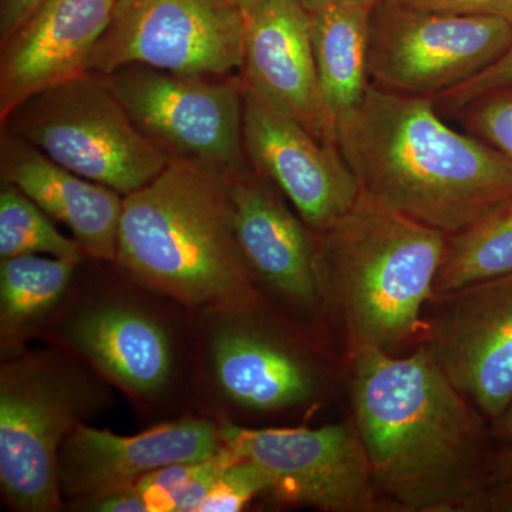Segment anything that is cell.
Wrapping results in <instances>:
<instances>
[{"label": "cell", "mask_w": 512, "mask_h": 512, "mask_svg": "<svg viewBox=\"0 0 512 512\" xmlns=\"http://www.w3.org/2000/svg\"><path fill=\"white\" fill-rule=\"evenodd\" d=\"M348 359L350 417L389 510L478 512L494 484L488 421L423 346Z\"/></svg>", "instance_id": "1"}, {"label": "cell", "mask_w": 512, "mask_h": 512, "mask_svg": "<svg viewBox=\"0 0 512 512\" xmlns=\"http://www.w3.org/2000/svg\"><path fill=\"white\" fill-rule=\"evenodd\" d=\"M336 147L362 194L447 235L512 195V161L441 119L433 97L370 84Z\"/></svg>", "instance_id": "2"}, {"label": "cell", "mask_w": 512, "mask_h": 512, "mask_svg": "<svg viewBox=\"0 0 512 512\" xmlns=\"http://www.w3.org/2000/svg\"><path fill=\"white\" fill-rule=\"evenodd\" d=\"M43 342L92 366L144 423L192 412L194 312L136 281L116 262H82Z\"/></svg>", "instance_id": "3"}, {"label": "cell", "mask_w": 512, "mask_h": 512, "mask_svg": "<svg viewBox=\"0 0 512 512\" xmlns=\"http://www.w3.org/2000/svg\"><path fill=\"white\" fill-rule=\"evenodd\" d=\"M313 237L325 323L343 333L346 350L419 346L447 234L360 194Z\"/></svg>", "instance_id": "4"}, {"label": "cell", "mask_w": 512, "mask_h": 512, "mask_svg": "<svg viewBox=\"0 0 512 512\" xmlns=\"http://www.w3.org/2000/svg\"><path fill=\"white\" fill-rule=\"evenodd\" d=\"M192 412L248 426L319 409L332 392L323 342L259 291L194 311Z\"/></svg>", "instance_id": "5"}, {"label": "cell", "mask_w": 512, "mask_h": 512, "mask_svg": "<svg viewBox=\"0 0 512 512\" xmlns=\"http://www.w3.org/2000/svg\"><path fill=\"white\" fill-rule=\"evenodd\" d=\"M116 264L192 312L258 291L224 180L184 161L124 197Z\"/></svg>", "instance_id": "6"}, {"label": "cell", "mask_w": 512, "mask_h": 512, "mask_svg": "<svg viewBox=\"0 0 512 512\" xmlns=\"http://www.w3.org/2000/svg\"><path fill=\"white\" fill-rule=\"evenodd\" d=\"M92 366L60 346L29 348L0 365V493L15 512H62L59 453L82 424L116 403Z\"/></svg>", "instance_id": "7"}, {"label": "cell", "mask_w": 512, "mask_h": 512, "mask_svg": "<svg viewBox=\"0 0 512 512\" xmlns=\"http://www.w3.org/2000/svg\"><path fill=\"white\" fill-rule=\"evenodd\" d=\"M0 123L2 131L50 160L123 197L146 187L171 163L138 130L100 73L86 72L37 93Z\"/></svg>", "instance_id": "8"}, {"label": "cell", "mask_w": 512, "mask_h": 512, "mask_svg": "<svg viewBox=\"0 0 512 512\" xmlns=\"http://www.w3.org/2000/svg\"><path fill=\"white\" fill-rule=\"evenodd\" d=\"M106 79L138 130L171 161L220 177L249 165L239 73L183 74L131 64Z\"/></svg>", "instance_id": "9"}, {"label": "cell", "mask_w": 512, "mask_h": 512, "mask_svg": "<svg viewBox=\"0 0 512 512\" xmlns=\"http://www.w3.org/2000/svg\"><path fill=\"white\" fill-rule=\"evenodd\" d=\"M221 427L225 446L268 474L266 504L323 512L390 511L352 417L318 429L231 421H221Z\"/></svg>", "instance_id": "10"}, {"label": "cell", "mask_w": 512, "mask_h": 512, "mask_svg": "<svg viewBox=\"0 0 512 512\" xmlns=\"http://www.w3.org/2000/svg\"><path fill=\"white\" fill-rule=\"evenodd\" d=\"M511 45L507 20L384 0L370 15V82L390 92L436 99L484 72Z\"/></svg>", "instance_id": "11"}, {"label": "cell", "mask_w": 512, "mask_h": 512, "mask_svg": "<svg viewBox=\"0 0 512 512\" xmlns=\"http://www.w3.org/2000/svg\"><path fill=\"white\" fill-rule=\"evenodd\" d=\"M245 15L231 0H117L87 70L107 74L131 64L165 72L238 74Z\"/></svg>", "instance_id": "12"}, {"label": "cell", "mask_w": 512, "mask_h": 512, "mask_svg": "<svg viewBox=\"0 0 512 512\" xmlns=\"http://www.w3.org/2000/svg\"><path fill=\"white\" fill-rule=\"evenodd\" d=\"M420 346L493 424L512 404V272L431 298Z\"/></svg>", "instance_id": "13"}, {"label": "cell", "mask_w": 512, "mask_h": 512, "mask_svg": "<svg viewBox=\"0 0 512 512\" xmlns=\"http://www.w3.org/2000/svg\"><path fill=\"white\" fill-rule=\"evenodd\" d=\"M222 180L252 284L279 311L323 342L326 323L312 229L251 165Z\"/></svg>", "instance_id": "14"}, {"label": "cell", "mask_w": 512, "mask_h": 512, "mask_svg": "<svg viewBox=\"0 0 512 512\" xmlns=\"http://www.w3.org/2000/svg\"><path fill=\"white\" fill-rule=\"evenodd\" d=\"M242 134L252 170L278 188L312 231L332 227L359 200V183L339 148L245 86Z\"/></svg>", "instance_id": "15"}, {"label": "cell", "mask_w": 512, "mask_h": 512, "mask_svg": "<svg viewBox=\"0 0 512 512\" xmlns=\"http://www.w3.org/2000/svg\"><path fill=\"white\" fill-rule=\"evenodd\" d=\"M224 446L221 421L197 412L131 436L82 424L60 448V493L66 503L128 490L158 468L202 461Z\"/></svg>", "instance_id": "16"}, {"label": "cell", "mask_w": 512, "mask_h": 512, "mask_svg": "<svg viewBox=\"0 0 512 512\" xmlns=\"http://www.w3.org/2000/svg\"><path fill=\"white\" fill-rule=\"evenodd\" d=\"M242 83L276 110L336 146L312 45V18L298 0H264L245 16Z\"/></svg>", "instance_id": "17"}, {"label": "cell", "mask_w": 512, "mask_h": 512, "mask_svg": "<svg viewBox=\"0 0 512 512\" xmlns=\"http://www.w3.org/2000/svg\"><path fill=\"white\" fill-rule=\"evenodd\" d=\"M117 0H45L0 42V121L23 101L89 72Z\"/></svg>", "instance_id": "18"}, {"label": "cell", "mask_w": 512, "mask_h": 512, "mask_svg": "<svg viewBox=\"0 0 512 512\" xmlns=\"http://www.w3.org/2000/svg\"><path fill=\"white\" fill-rule=\"evenodd\" d=\"M0 174L66 225L87 258L116 262L124 201L120 192L67 170L6 131L0 136Z\"/></svg>", "instance_id": "19"}, {"label": "cell", "mask_w": 512, "mask_h": 512, "mask_svg": "<svg viewBox=\"0 0 512 512\" xmlns=\"http://www.w3.org/2000/svg\"><path fill=\"white\" fill-rule=\"evenodd\" d=\"M82 262L46 255L0 259V360L20 355L36 340L43 342Z\"/></svg>", "instance_id": "20"}, {"label": "cell", "mask_w": 512, "mask_h": 512, "mask_svg": "<svg viewBox=\"0 0 512 512\" xmlns=\"http://www.w3.org/2000/svg\"><path fill=\"white\" fill-rule=\"evenodd\" d=\"M373 8L339 6L311 13L312 45L323 103L335 128L369 90V30Z\"/></svg>", "instance_id": "21"}, {"label": "cell", "mask_w": 512, "mask_h": 512, "mask_svg": "<svg viewBox=\"0 0 512 512\" xmlns=\"http://www.w3.org/2000/svg\"><path fill=\"white\" fill-rule=\"evenodd\" d=\"M512 272V195L466 228L447 235L434 295Z\"/></svg>", "instance_id": "22"}, {"label": "cell", "mask_w": 512, "mask_h": 512, "mask_svg": "<svg viewBox=\"0 0 512 512\" xmlns=\"http://www.w3.org/2000/svg\"><path fill=\"white\" fill-rule=\"evenodd\" d=\"M46 255L84 261L82 245L66 237L35 201L15 185L0 187V259Z\"/></svg>", "instance_id": "23"}, {"label": "cell", "mask_w": 512, "mask_h": 512, "mask_svg": "<svg viewBox=\"0 0 512 512\" xmlns=\"http://www.w3.org/2000/svg\"><path fill=\"white\" fill-rule=\"evenodd\" d=\"M467 133L512 161V84L474 97L451 111Z\"/></svg>", "instance_id": "24"}, {"label": "cell", "mask_w": 512, "mask_h": 512, "mask_svg": "<svg viewBox=\"0 0 512 512\" xmlns=\"http://www.w3.org/2000/svg\"><path fill=\"white\" fill-rule=\"evenodd\" d=\"M271 481L258 464L237 458L224 471L198 512H239L258 498L265 500Z\"/></svg>", "instance_id": "25"}, {"label": "cell", "mask_w": 512, "mask_h": 512, "mask_svg": "<svg viewBox=\"0 0 512 512\" xmlns=\"http://www.w3.org/2000/svg\"><path fill=\"white\" fill-rule=\"evenodd\" d=\"M511 84L512 45L508 47L507 52L497 62L487 67L484 72L477 74L474 79L468 80L467 83L461 84L456 89L440 94L434 101H436L437 107L451 113L467 101L473 100L474 97L491 92V90L500 89V87L511 86Z\"/></svg>", "instance_id": "26"}, {"label": "cell", "mask_w": 512, "mask_h": 512, "mask_svg": "<svg viewBox=\"0 0 512 512\" xmlns=\"http://www.w3.org/2000/svg\"><path fill=\"white\" fill-rule=\"evenodd\" d=\"M412 8L453 15L488 16L512 23V0H397Z\"/></svg>", "instance_id": "27"}, {"label": "cell", "mask_w": 512, "mask_h": 512, "mask_svg": "<svg viewBox=\"0 0 512 512\" xmlns=\"http://www.w3.org/2000/svg\"><path fill=\"white\" fill-rule=\"evenodd\" d=\"M63 511L70 512H148L143 495L136 488L113 491L94 495V497L79 498L66 501Z\"/></svg>", "instance_id": "28"}, {"label": "cell", "mask_w": 512, "mask_h": 512, "mask_svg": "<svg viewBox=\"0 0 512 512\" xmlns=\"http://www.w3.org/2000/svg\"><path fill=\"white\" fill-rule=\"evenodd\" d=\"M45 0H0V42L8 39Z\"/></svg>", "instance_id": "29"}, {"label": "cell", "mask_w": 512, "mask_h": 512, "mask_svg": "<svg viewBox=\"0 0 512 512\" xmlns=\"http://www.w3.org/2000/svg\"><path fill=\"white\" fill-rule=\"evenodd\" d=\"M478 512H512V481L491 485Z\"/></svg>", "instance_id": "30"}, {"label": "cell", "mask_w": 512, "mask_h": 512, "mask_svg": "<svg viewBox=\"0 0 512 512\" xmlns=\"http://www.w3.org/2000/svg\"><path fill=\"white\" fill-rule=\"evenodd\" d=\"M491 470H493L494 484L512 481V441L494 447Z\"/></svg>", "instance_id": "31"}, {"label": "cell", "mask_w": 512, "mask_h": 512, "mask_svg": "<svg viewBox=\"0 0 512 512\" xmlns=\"http://www.w3.org/2000/svg\"><path fill=\"white\" fill-rule=\"evenodd\" d=\"M298 2L309 13H315L323 9L339 8V6H367V8H375L384 0H298Z\"/></svg>", "instance_id": "32"}, {"label": "cell", "mask_w": 512, "mask_h": 512, "mask_svg": "<svg viewBox=\"0 0 512 512\" xmlns=\"http://www.w3.org/2000/svg\"><path fill=\"white\" fill-rule=\"evenodd\" d=\"M491 437L495 443H511L512 441V404L497 421L490 426Z\"/></svg>", "instance_id": "33"}, {"label": "cell", "mask_w": 512, "mask_h": 512, "mask_svg": "<svg viewBox=\"0 0 512 512\" xmlns=\"http://www.w3.org/2000/svg\"><path fill=\"white\" fill-rule=\"evenodd\" d=\"M231 2L234 3L235 6H238V8L242 10V13L247 16L248 13H251L252 10H254L259 3L264 2V0H231Z\"/></svg>", "instance_id": "34"}]
</instances>
